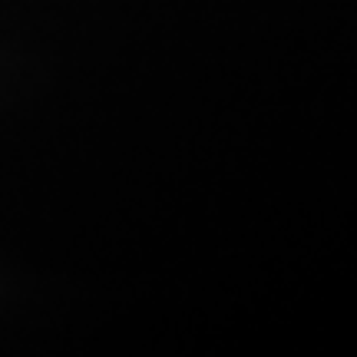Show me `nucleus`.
Here are the masks:
<instances>
[]
</instances>
